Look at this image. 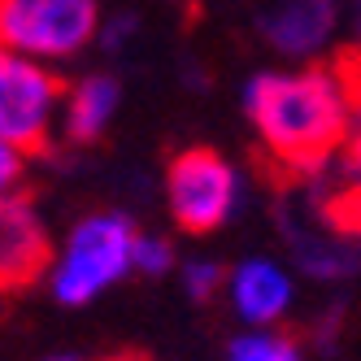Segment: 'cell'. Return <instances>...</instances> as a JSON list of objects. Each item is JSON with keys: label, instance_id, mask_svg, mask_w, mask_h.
I'll list each match as a JSON object with an SVG mask.
<instances>
[{"label": "cell", "instance_id": "cell-12", "mask_svg": "<svg viewBox=\"0 0 361 361\" xmlns=\"http://www.w3.org/2000/svg\"><path fill=\"white\" fill-rule=\"evenodd\" d=\"M178 270V252L166 235H148V231H140V244H135V274H148V279H161Z\"/></svg>", "mask_w": 361, "mask_h": 361}, {"label": "cell", "instance_id": "cell-1", "mask_svg": "<svg viewBox=\"0 0 361 361\" xmlns=\"http://www.w3.org/2000/svg\"><path fill=\"white\" fill-rule=\"evenodd\" d=\"M244 114L270 161L283 170L314 174L331 166L344 157L361 118V79L353 70V53L292 70H257L244 83Z\"/></svg>", "mask_w": 361, "mask_h": 361}, {"label": "cell", "instance_id": "cell-7", "mask_svg": "<svg viewBox=\"0 0 361 361\" xmlns=\"http://www.w3.org/2000/svg\"><path fill=\"white\" fill-rule=\"evenodd\" d=\"M226 305L244 331H270L292 314L296 279L274 257H244L226 270Z\"/></svg>", "mask_w": 361, "mask_h": 361}, {"label": "cell", "instance_id": "cell-14", "mask_svg": "<svg viewBox=\"0 0 361 361\" xmlns=\"http://www.w3.org/2000/svg\"><path fill=\"white\" fill-rule=\"evenodd\" d=\"M344 161H348V170L361 178V118H357V126H353V135H348V148H344Z\"/></svg>", "mask_w": 361, "mask_h": 361}, {"label": "cell", "instance_id": "cell-15", "mask_svg": "<svg viewBox=\"0 0 361 361\" xmlns=\"http://www.w3.org/2000/svg\"><path fill=\"white\" fill-rule=\"evenodd\" d=\"M109 361H152V357H144V353H118V357H109Z\"/></svg>", "mask_w": 361, "mask_h": 361}, {"label": "cell", "instance_id": "cell-4", "mask_svg": "<svg viewBox=\"0 0 361 361\" xmlns=\"http://www.w3.org/2000/svg\"><path fill=\"white\" fill-rule=\"evenodd\" d=\"M244 178L218 148H183L166 166V209L178 231L214 235L240 214Z\"/></svg>", "mask_w": 361, "mask_h": 361}, {"label": "cell", "instance_id": "cell-2", "mask_svg": "<svg viewBox=\"0 0 361 361\" xmlns=\"http://www.w3.org/2000/svg\"><path fill=\"white\" fill-rule=\"evenodd\" d=\"M135 244L140 226L118 209H96L79 218L53 248L48 292L70 309L100 300L126 274H135Z\"/></svg>", "mask_w": 361, "mask_h": 361}, {"label": "cell", "instance_id": "cell-8", "mask_svg": "<svg viewBox=\"0 0 361 361\" xmlns=\"http://www.w3.org/2000/svg\"><path fill=\"white\" fill-rule=\"evenodd\" d=\"M335 0H274L262 13V35L274 53L309 61L322 53L331 31H335Z\"/></svg>", "mask_w": 361, "mask_h": 361}, {"label": "cell", "instance_id": "cell-5", "mask_svg": "<svg viewBox=\"0 0 361 361\" xmlns=\"http://www.w3.org/2000/svg\"><path fill=\"white\" fill-rule=\"evenodd\" d=\"M66 83L53 66L0 48V135L22 152H44L61 131Z\"/></svg>", "mask_w": 361, "mask_h": 361}, {"label": "cell", "instance_id": "cell-13", "mask_svg": "<svg viewBox=\"0 0 361 361\" xmlns=\"http://www.w3.org/2000/svg\"><path fill=\"white\" fill-rule=\"evenodd\" d=\"M27 157H31V152H22L13 140H5V135H0V200L22 192V174H27Z\"/></svg>", "mask_w": 361, "mask_h": 361}, {"label": "cell", "instance_id": "cell-16", "mask_svg": "<svg viewBox=\"0 0 361 361\" xmlns=\"http://www.w3.org/2000/svg\"><path fill=\"white\" fill-rule=\"evenodd\" d=\"M353 27H357V35H361V0H353Z\"/></svg>", "mask_w": 361, "mask_h": 361}, {"label": "cell", "instance_id": "cell-3", "mask_svg": "<svg viewBox=\"0 0 361 361\" xmlns=\"http://www.w3.org/2000/svg\"><path fill=\"white\" fill-rule=\"evenodd\" d=\"M100 27V0H0V48L44 66L79 57Z\"/></svg>", "mask_w": 361, "mask_h": 361}, {"label": "cell", "instance_id": "cell-10", "mask_svg": "<svg viewBox=\"0 0 361 361\" xmlns=\"http://www.w3.org/2000/svg\"><path fill=\"white\" fill-rule=\"evenodd\" d=\"M226 361H305L300 340H292L288 331H240L226 348Z\"/></svg>", "mask_w": 361, "mask_h": 361}, {"label": "cell", "instance_id": "cell-17", "mask_svg": "<svg viewBox=\"0 0 361 361\" xmlns=\"http://www.w3.org/2000/svg\"><path fill=\"white\" fill-rule=\"evenodd\" d=\"M44 361H79V357H44Z\"/></svg>", "mask_w": 361, "mask_h": 361}, {"label": "cell", "instance_id": "cell-9", "mask_svg": "<svg viewBox=\"0 0 361 361\" xmlns=\"http://www.w3.org/2000/svg\"><path fill=\"white\" fill-rule=\"evenodd\" d=\"M122 87L114 74H83L79 83L66 87V105H61V140L70 144H96L109 131V122L118 114Z\"/></svg>", "mask_w": 361, "mask_h": 361}, {"label": "cell", "instance_id": "cell-6", "mask_svg": "<svg viewBox=\"0 0 361 361\" xmlns=\"http://www.w3.org/2000/svg\"><path fill=\"white\" fill-rule=\"evenodd\" d=\"M53 248L57 244L31 196L18 192L0 200V296L31 288L39 274H48Z\"/></svg>", "mask_w": 361, "mask_h": 361}, {"label": "cell", "instance_id": "cell-11", "mask_svg": "<svg viewBox=\"0 0 361 361\" xmlns=\"http://www.w3.org/2000/svg\"><path fill=\"white\" fill-rule=\"evenodd\" d=\"M183 292L192 300H214L226 292V266H218L214 257H188L183 262Z\"/></svg>", "mask_w": 361, "mask_h": 361}]
</instances>
